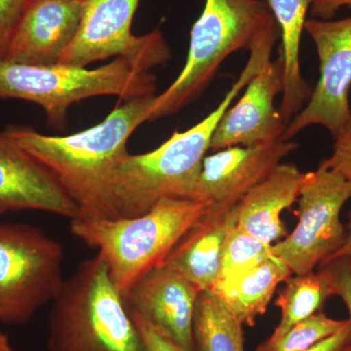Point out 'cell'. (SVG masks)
<instances>
[{
    "instance_id": "7a4b0ae2",
    "label": "cell",
    "mask_w": 351,
    "mask_h": 351,
    "mask_svg": "<svg viewBox=\"0 0 351 351\" xmlns=\"http://www.w3.org/2000/svg\"><path fill=\"white\" fill-rule=\"evenodd\" d=\"M276 40L274 32H265L256 40L239 78L204 119L189 130L176 131L154 151L136 156L127 154L119 161L112 184L117 218L141 216L164 199L189 198L219 120L239 92L271 60Z\"/></svg>"
},
{
    "instance_id": "9a60e30c",
    "label": "cell",
    "mask_w": 351,
    "mask_h": 351,
    "mask_svg": "<svg viewBox=\"0 0 351 351\" xmlns=\"http://www.w3.org/2000/svg\"><path fill=\"white\" fill-rule=\"evenodd\" d=\"M201 292L181 272L163 263L143 276L124 301L129 313L138 314L189 351H195L193 315Z\"/></svg>"
},
{
    "instance_id": "8992f818",
    "label": "cell",
    "mask_w": 351,
    "mask_h": 351,
    "mask_svg": "<svg viewBox=\"0 0 351 351\" xmlns=\"http://www.w3.org/2000/svg\"><path fill=\"white\" fill-rule=\"evenodd\" d=\"M156 76L122 58L95 69L56 64L29 66L0 60V99H21L43 108L48 123L64 129L73 104L96 96L124 101L154 95Z\"/></svg>"
},
{
    "instance_id": "277c9868",
    "label": "cell",
    "mask_w": 351,
    "mask_h": 351,
    "mask_svg": "<svg viewBox=\"0 0 351 351\" xmlns=\"http://www.w3.org/2000/svg\"><path fill=\"white\" fill-rule=\"evenodd\" d=\"M49 351H144L135 322L97 254L64 279L52 302Z\"/></svg>"
},
{
    "instance_id": "ac0fdd59",
    "label": "cell",
    "mask_w": 351,
    "mask_h": 351,
    "mask_svg": "<svg viewBox=\"0 0 351 351\" xmlns=\"http://www.w3.org/2000/svg\"><path fill=\"white\" fill-rule=\"evenodd\" d=\"M292 274L280 258L271 255L239 276L216 284L210 292L218 295L241 324L252 327L267 313L279 284Z\"/></svg>"
},
{
    "instance_id": "8fae6325",
    "label": "cell",
    "mask_w": 351,
    "mask_h": 351,
    "mask_svg": "<svg viewBox=\"0 0 351 351\" xmlns=\"http://www.w3.org/2000/svg\"><path fill=\"white\" fill-rule=\"evenodd\" d=\"M297 147L292 141L280 138L255 147H226L205 156L189 198L217 206H235Z\"/></svg>"
},
{
    "instance_id": "5bb4252c",
    "label": "cell",
    "mask_w": 351,
    "mask_h": 351,
    "mask_svg": "<svg viewBox=\"0 0 351 351\" xmlns=\"http://www.w3.org/2000/svg\"><path fill=\"white\" fill-rule=\"evenodd\" d=\"M84 0H27L9 43L5 61L53 66L77 34Z\"/></svg>"
},
{
    "instance_id": "9c48e42d",
    "label": "cell",
    "mask_w": 351,
    "mask_h": 351,
    "mask_svg": "<svg viewBox=\"0 0 351 351\" xmlns=\"http://www.w3.org/2000/svg\"><path fill=\"white\" fill-rule=\"evenodd\" d=\"M140 0H84L82 21L59 64L86 68L110 57L122 58L141 71L165 63L170 50L158 29L134 36L132 22Z\"/></svg>"
},
{
    "instance_id": "ba28073f",
    "label": "cell",
    "mask_w": 351,
    "mask_h": 351,
    "mask_svg": "<svg viewBox=\"0 0 351 351\" xmlns=\"http://www.w3.org/2000/svg\"><path fill=\"white\" fill-rule=\"evenodd\" d=\"M351 198V182L321 165L306 173L299 195L297 226L282 241L271 245L272 255L293 274L314 271L343 246L346 226L341 212Z\"/></svg>"
},
{
    "instance_id": "52a82bcc",
    "label": "cell",
    "mask_w": 351,
    "mask_h": 351,
    "mask_svg": "<svg viewBox=\"0 0 351 351\" xmlns=\"http://www.w3.org/2000/svg\"><path fill=\"white\" fill-rule=\"evenodd\" d=\"M64 249L38 228L0 223V322L25 324L63 285Z\"/></svg>"
},
{
    "instance_id": "6da1fadb",
    "label": "cell",
    "mask_w": 351,
    "mask_h": 351,
    "mask_svg": "<svg viewBox=\"0 0 351 351\" xmlns=\"http://www.w3.org/2000/svg\"><path fill=\"white\" fill-rule=\"evenodd\" d=\"M156 96L126 101L101 123L73 135H43L29 127L7 131L57 178L80 208V217L117 219L112 202L113 174L128 154V138L151 120Z\"/></svg>"
},
{
    "instance_id": "f1b7e54d",
    "label": "cell",
    "mask_w": 351,
    "mask_h": 351,
    "mask_svg": "<svg viewBox=\"0 0 351 351\" xmlns=\"http://www.w3.org/2000/svg\"><path fill=\"white\" fill-rule=\"evenodd\" d=\"M343 7L351 8V0H313L309 14L313 19L331 20Z\"/></svg>"
},
{
    "instance_id": "3957f363",
    "label": "cell",
    "mask_w": 351,
    "mask_h": 351,
    "mask_svg": "<svg viewBox=\"0 0 351 351\" xmlns=\"http://www.w3.org/2000/svg\"><path fill=\"white\" fill-rule=\"evenodd\" d=\"M210 206L191 198H169L135 218L80 217L71 219V230L85 244L98 249L112 283L125 300L143 276L163 265Z\"/></svg>"
},
{
    "instance_id": "7402d4cb",
    "label": "cell",
    "mask_w": 351,
    "mask_h": 351,
    "mask_svg": "<svg viewBox=\"0 0 351 351\" xmlns=\"http://www.w3.org/2000/svg\"><path fill=\"white\" fill-rule=\"evenodd\" d=\"M271 255V245L263 243L241 230L235 219L226 233L221 272L216 284L239 276Z\"/></svg>"
},
{
    "instance_id": "e0dca14e",
    "label": "cell",
    "mask_w": 351,
    "mask_h": 351,
    "mask_svg": "<svg viewBox=\"0 0 351 351\" xmlns=\"http://www.w3.org/2000/svg\"><path fill=\"white\" fill-rule=\"evenodd\" d=\"M304 175L292 164L277 166L235 205L237 226L267 245L284 237L281 214L299 198Z\"/></svg>"
},
{
    "instance_id": "cb8c5ba5",
    "label": "cell",
    "mask_w": 351,
    "mask_h": 351,
    "mask_svg": "<svg viewBox=\"0 0 351 351\" xmlns=\"http://www.w3.org/2000/svg\"><path fill=\"white\" fill-rule=\"evenodd\" d=\"M129 313L137 327L144 351H189L154 323L138 314Z\"/></svg>"
},
{
    "instance_id": "ffe728a7",
    "label": "cell",
    "mask_w": 351,
    "mask_h": 351,
    "mask_svg": "<svg viewBox=\"0 0 351 351\" xmlns=\"http://www.w3.org/2000/svg\"><path fill=\"white\" fill-rule=\"evenodd\" d=\"M334 295V284L325 269L291 276L277 297L276 306L280 308L281 317L269 339L280 338L298 323L319 313L327 300Z\"/></svg>"
},
{
    "instance_id": "83f0119b",
    "label": "cell",
    "mask_w": 351,
    "mask_h": 351,
    "mask_svg": "<svg viewBox=\"0 0 351 351\" xmlns=\"http://www.w3.org/2000/svg\"><path fill=\"white\" fill-rule=\"evenodd\" d=\"M350 345L351 331L348 319V323L338 332L304 351H350Z\"/></svg>"
},
{
    "instance_id": "d4e9b609",
    "label": "cell",
    "mask_w": 351,
    "mask_h": 351,
    "mask_svg": "<svg viewBox=\"0 0 351 351\" xmlns=\"http://www.w3.org/2000/svg\"><path fill=\"white\" fill-rule=\"evenodd\" d=\"M334 138L332 156L323 160L321 165L351 182V115Z\"/></svg>"
},
{
    "instance_id": "30bf717a",
    "label": "cell",
    "mask_w": 351,
    "mask_h": 351,
    "mask_svg": "<svg viewBox=\"0 0 351 351\" xmlns=\"http://www.w3.org/2000/svg\"><path fill=\"white\" fill-rule=\"evenodd\" d=\"M304 31L317 51L319 80L306 107L289 122L283 140H291L313 125L325 127L336 137L351 115V17L338 21L313 18L306 21Z\"/></svg>"
},
{
    "instance_id": "5b68a950",
    "label": "cell",
    "mask_w": 351,
    "mask_h": 351,
    "mask_svg": "<svg viewBox=\"0 0 351 351\" xmlns=\"http://www.w3.org/2000/svg\"><path fill=\"white\" fill-rule=\"evenodd\" d=\"M274 21L265 0H205L191 29L186 64L175 82L156 95L151 120L179 112L198 98L226 58L250 50Z\"/></svg>"
},
{
    "instance_id": "f546056e",
    "label": "cell",
    "mask_w": 351,
    "mask_h": 351,
    "mask_svg": "<svg viewBox=\"0 0 351 351\" xmlns=\"http://www.w3.org/2000/svg\"><path fill=\"white\" fill-rule=\"evenodd\" d=\"M346 237L343 246L328 260L339 257H351V213L350 214V219H348V223L346 226Z\"/></svg>"
},
{
    "instance_id": "484cf974",
    "label": "cell",
    "mask_w": 351,
    "mask_h": 351,
    "mask_svg": "<svg viewBox=\"0 0 351 351\" xmlns=\"http://www.w3.org/2000/svg\"><path fill=\"white\" fill-rule=\"evenodd\" d=\"M318 269H325L330 274L336 295L341 298L348 307L351 331V257L330 258L321 263Z\"/></svg>"
},
{
    "instance_id": "d6986e66",
    "label": "cell",
    "mask_w": 351,
    "mask_h": 351,
    "mask_svg": "<svg viewBox=\"0 0 351 351\" xmlns=\"http://www.w3.org/2000/svg\"><path fill=\"white\" fill-rule=\"evenodd\" d=\"M278 25L281 36L280 58L283 64L284 88L281 117L287 124L302 110L308 99L300 63V47L306 15L313 0H265Z\"/></svg>"
},
{
    "instance_id": "4316f807",
    "label": "cell",
    "mask_w": 351,
    "mask_h": 351,
    "mask_svg": "<svg viewBox=\"0 0 351 351\" xmlns=\"http://www.w3.org/2000/svg\"><path fill=\"white\" fill-rule=\"evenodd\" d=\"M27 0H0V60H4L9 43Z\"/></svg>"
},
{
    "instance_id": "4dcf8cb0",
    "label": "cell",
    "mask_w": 351,
    "mask_h": 351,
    "mask_svg": "<svg viewBox=\"0 0 351 351\" xmlns=\"http://www.w3.org/2000/svg\"><path fill=\"white\" fill-rule=\"evenodd\" d=\"M0 351H13L6 335L0 332Z\"/></svg>"
},
{
    "instance_id": "2e32d148",
    "label": "cell",
    "mask_w": 351,
    "mask_h": 351,
    "mask_svg": "<svg viewBox=\"0 0 351 351\" xmlns=\"http://www.w3.org/2000/svg\"><path fill=\"white\" fill-rule=\"evenodd\" d=\"M235 219V206L211 205L178 242L164 263L181 272L201 291L213 290L221 272L226 233Z\"/></svg>"
},
{
    "instance_id": "603a6c76",
    "label": "cell",
    "mask_w": 351,
    "mask_h": 351,
    "mask_svg": "<svg viewBox=\"0 0 351 351\" xmlns=\"http://www.w3.org/2000/svg\"><path fill=\"white\" fill-rule=\"evenodd\" d=\"M348 320H337L323 311L298 323L276 339H265L255 351H304L332 336L345 326Z\"/></svg>"
},
{
    "instance_id": "4fadbf2b",
    "label": "cell",
    "mask_w": 351,
    "mask_h": 351,
    "mask_svg": "<svg viewBox=\"0 0 351 351\" xmlns=\"http://www.w3.org/2000/svg\"><path fill=\"white\" fill-rule=\"evenodd\" d=\"M47 212L69 219L80 210L57 178L25 151L9 132H0V215L11 211Z\"/></svg>"
},
{
    "instance_id": "44dd1931",
    "label": "cell",
    "mask_w": 351,
    "mask_h": 351,
    "mask_svg": "<svg viewBox=\"0 0 351 351\" xmlns=\"http://www.w3.org/2000/svg\"><path fill=\"white\" fill-rule=\"evenodd\" d=\"M193 337L195 351H245L243 324L210 291L196 301Z\"/></svg>"
},
{
    "instance_id": "7c38bea8",
    "label": "cell",
    "mask_w": 351,
    "mask_h": 351,
    "mask_svg": "<svg viewBox=\"0 0 351 351\" xmlns=\"http://www.w3.org/2000/svg\"><path fill=\"white\" fill-rule=\"evenodd\" d=\"M283 88V64L278 57L270 60L254 75L239 101L223 113L215 129L210 149L255 147L282 138L287 124L274 101Z\"/></svg>"
}]
</instances>
